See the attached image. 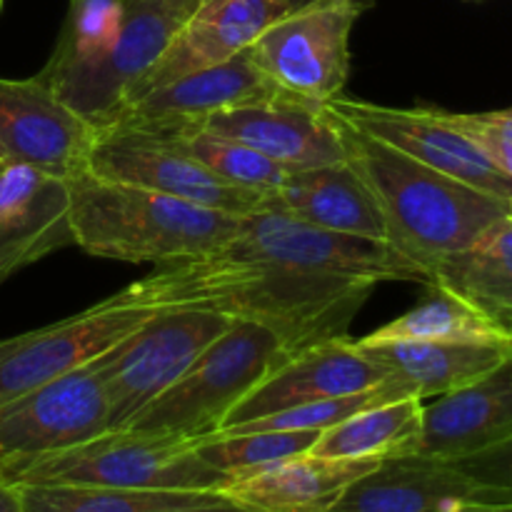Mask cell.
<instances>
[{
    "label": "cell",
    "instance_id": "e0dca14e",
    "mask_svg": "<svg viewBox=\"0 0 512 512\" xmlns=\"http://www.w3.org/2000/svg\"><path fill=\"white\" fill-rule=\"evenodd\" d=\"M275 95L285 93L265 78L248 53H240L228 63L155 85L133 100L108 128H130L150 135L180 133V130L198 128L208 115L218 110L260 103Z\"/></svg>",
    "mask_w": 512,
    "mask_h": 512
},
{
    "label": "cell",
    "instance_id": "d6a6232c",
    "mask_svg": "<svg viewBox=\"0 0 512 512\" xmlns=\"http://www.w3.org/2000/svg\"><path fill=\"white\" fill-rule=\"evenodd\" d=\"M0 512H23V498H20L18 485L0 480Z\"/></svg>",
    "mask_w": 512,
    "mask_h": 512
},
{
    "label": "cell",
    "instance_id": "5bb4252c",
    "mask_svg": "<svg viewBox=\"0 0 512 512\" xmlns=\"http://www.w3.org/2000/svg\"><path fill=\"white\" fill-rule=\"evenodd\" d=\"M325 105L350 128L403 150L418 163L473 185L493 198L512 200L510 175L490 163L473 140L443 120L438 108H388L343 95H335Z\"/></svg>",
    "mask_w": 512,
    "mask_h": 512
},
{
    "label": "cell",
    "instance_id": "f35d334b",
    "mask_svg": "<svg viewBox=\"0 0 512 512\" xmlns=\"http://www.w3.org/2000/svg\"><path fill=\"white\" fill-rule=\"evenodd\" d=\"M510 113H512V108H510Z\"/></svg>",
    "mask_w": 512,
    "mask_h": 512
},
{
    "label": "cell",
    "instance_id": "30bf717a",
    "mask_svg": "<svg viewBox=\"0 0 512 512\" xmlns=\"http://www.w3.org/2000/svg\"><path fill=\"white\" fill-rule=\"evenodd\" d=\"M108 430V398L88 363L0 405V475Z\"/></svg>",
    "mask_w": 512,
    "mask_h": 512
},
{
    "label": "cell",
    "instance_id": "484cf974",
    "mask_svg": "<svg viewBox=\"0 0 512 512\" xmlns=\"http://www.w3.org/2000/svg\"><path fill=\"white\" fill-rule=\"evenodd\" d=\"M23 512H250L223 490L18 485Z\"/></svg>",
    "mask_w": 512,
    "mask_h": 512
},
{
    "label": "cell",
    "instance_id": "52a82bcc",
    "mask_svg": "<svg viewBox=\"0 0 512 512\" xmlns=\"http://www.w3.org/2000/svg\"><path fill=\"white\" fill-rule=\"evenodd\" d=\"M233 318L198 308L153 310L138 328L90 360L103 383L110 430L125 428L143 405L168 390Z\"/></svg>",
    "mask_w": 512,
    "mask_h": 512
},
{
    "label": "cell",
    "instance_id": "83f0119b",
    "mask_svg": "<svg viewBox=\"0 0 512 512\" xmlns=\"http://www.w3.org/2000/svg\"><path fill=\"white\" fill-rule=\"evenodd\" d=\"M430 295L400 318L365 335L368 340H430V343H512V335L485 318L465 300L438 285H428Z\"/></svg>",
    "mask_w": 512,
    "mask_h": 512
},
{
    "label": "cell",
    "instance_id": "d6986e66",
    "mask_svg": "<svg viewBox=\"0 0 512 512\" xmlns=\"http://www.w3.org/2000/svg\"><path fill=\"white\" fill-rule=\"evenodd\" d=\"M68 180L0 163V283L25 265L73 245Z\"/></svg>",
    "mask_w": 512,
    "mask_h": 512
},
{
    "label": "cell",
    "instance_id": "2e32d148",
    "mask_svg": "<svg viewBox=\"0 0 512 512\" xmlns=\"http://www.w3.org/2000/svg\"><path fill=\"white\" fill-rule=\"evenodd\" d=\"M385 380L380 365L348 335L318 340L290 353L228 415L223 428L280 410L363 393ZM220 428V430H223Z\"/></svg>",
    "mask_w": 512,
    "mask_h": 512
},
{
    "label": "cell",
    "instance_id": "ba28073f",
    "mask_svg": "<svg viewBox=\"0 0 512 512\" xmlns=\"http://www.w3.org/2000/svg\"><path fill=\"white\" fill-rule=\"evenodd\" d=\"M223 250L243 255V258L273 260V263L293 265L310 273L365 280L375 285L390 283V280L430 285V275L385 240L315 228L285 213L270 200L240 218L238 235L225 243Z\"/></svg>",
    "mask_w": 512,
    "mask_h": 512
},
{
    "label": "cell",
    "instance_id": "8fae6325",
    "mask_svg": "<svg viewBox=\"0 0 512 512\" xmlns=\"http://www.w3.org/2000/svg\"><path fill=\"white\" fill-rule=\"evenodd\" d=\"M88 170L98 178L138 185L168 198L185 200L200 208L245 218L258 210L268 193L235 188L208 168L175 148L170 140L130 128H103L98 135Z\"/></svg>",
    "mask_w": 512,
    "mask_h": 512
},
{
    "label": "cell",
    "instance_id": "7c38bea8",
    "mask_svg": "<svg viewBox=\"0 0 512 512\" xmlns=\"http://www.w3.org/2000/svg\"><path fill=\"white\" fill-rule=\"evenodd\" d=\"M150 315L153 310L135 308L110 295L83 313L5 338L0 350V405L83 368Z\"/></svg>",
    "mask_w": 512,
    "mask_h": 512
},
{
    "label": "cell",
    "instance_id": "603a6c76",
    "mask_svg": "<svg viewBox=\"0 0 512 512\" xmlns=\"http://www.w3.org/2000/svg\"><path fill=\"white\" fill-rule=\"evenodd\" d=\"M358 345L380 365L385 380L418 398H440L475 383L512 355V343H430V340H368Z\"/></svg>",
    "mask_w": 512,
    "mask_h": 512
},
{
    "label": "cell",
    "instance_id": "7a4b0ae2",
    "mask_svg": "<svg viewBox=\"0 0 512 512\" xmlns=\"http://www.w3.org/2000/svg\"><path fill=\"white\" fill-rule=\"evenodd\" d=\"M203 0H70L38 78L100 130L135 100L145 78Z\"/></svg>",
    "mask_w": 512,
    "mask_h": 512
},
{
    "label": "cell",
    "instance_id": "f1b7e54d",
    "mask_svg": "<svg viewBox=\"0 0 512 512\" xmlns=\"http://www.w3.org/2000/svg\"><path fill=\"white\" fill-rule=\"evenodd\" d=\"M158 138L170 140L175 148L188 153L203 168H208L210 173H215L220 180L235 185V188L273 195L288 178V170L260 155L258 150L248 148L233 138H225V135L210 133L205 128H188L180 130V133L158 135Z\"/></svg>",
    "mask_w": 512,
    "mask_h": 512
},
{
    "label": "cell",
    "instance_id": "9c48e42d",
    "mask_svg": "<svg viewBox=\"0 0 512 512\" xmlns=\"http://www.w3.org/2000/svg\"><path fill=\"white\" fill-rule=\"evenodd\" d=\"M370 0H318L288 10L245 53L285 95L328 103L350 73V30Z\"/></svg>",
    "mask_w": 512,
    "mask_h": 512
},
{
    "label": "cell",
    "instance_id": "ffe728a7",
    "mask_svg": "<svg viewBox=\"0 0 512 512\" xmlns=\"http://www.w3.org/2000/svg\"><path fill=\"white\" fill-rule=\"evenodd\" d=\"M512 435V355L475 383L423 405L413 455L458 460Z\"/></svg>",
    "mask_w": 512,
    "mask_h": 512
},
{
    "label": "cell",
    "instance_id": "277c9868",
    "mask_svg": "<svg viewBox=\"0 0 512 512\" xmlns=\"http://www.w3.org/2000/svg\"><path fill=\"white\" fill-rule=\"evenodd\" d=\"M73 245L95 258L178 263L223 248L238 235V215L200 208L138 185L83 170L68 180Z\"/></svg>",
    "mask_w": 512,
    "mask_h": 512
},
{
    "label": "cell",
    "instance_id": "d4e9b609",
    "mask_svg": "<svg viewBox=\"0 0 512 512\" xmlns=\"http://www.w3.org/2000/svg\"><path fill=\"white\" fill-rule=\"evenodd\" d=\"M430 285L465 300L512 335V218L500 220L473 245L440 260Z\"/></svg>",
    "mask_w": 512,
    "mask_h": 512
},
{
    "label": "cell",
    "instance_id": "e575fe53",
    "mask_svg": "<svg viewBox=\"0 0 512 512\" xmlns=\"http://www.w3.org/2000/svg\"><path fill=\"white\" fill-rule=\"evenodd\" d=\"M280 3L285 5V10H298V8H305V5L318 3V0H280Z\"/></svg>",
    "mask_w": 512,
    "mask_h": 512
},
{
    "label": "cell",
    "instance_id": "cb8c5ba5",
    "mask_svg": "<svg viewBox=\"0 0 512 512\" xmlns=\"http://www.w3.org/2000/svg\"><path fill=\"white\" fill-rule=\"evenodd\" d=\"M268 200L315 228L385 240V223L375 195L348 160L288 173Z\"/></svg>",
    "mask_w": 512,
    "mask_h": 512
},
{
    "label": "cell",
    "instance_id": "6da1fadb",
    "mask_svg": "<svg viewBox=\"0 0 512 512\" xmlns=\"http://www.w3.org/2000/svg\"><path fill=\"white\" fill-rule=\"evenodd\" d=\"M375 283L310 273L218 248L200 258L158 265L118 295L145 310L198 308L263 325L293 350L348 335Z\"/></svg>",
    "mask_w": 512,
    "mask_h": 512
},
{
    "label": "cell",
    "instance_id": "d590c367",
    "mask_svg": "<svg viewBox=\"0 0 512 512\" xmlns=\"http://www.w3.org/2000/svg\"><path fill=\"white\" fill-rule=\"evenodd\" d=\"M3 5H5V0H0V13H3Z\"/></svg>",
    "mask_w": 512,
    "mask_h": 512
},
{
    "label": "cell",
    "instance_id": "9a60e30c",
    "mask_svg": "<svg viewBox=\"0 0 512 512\" xmlns=\"http://www.w3.org/2000/svg\"><path fill=\"white\" fill-rule=\"evenodd\" d=\"M198 128L245 143L288 173L348 160L338 115L325 103H310L295 95H275L260 103L218 110Z\"/></svg>",
    "mask_w": 512,
    "mask_h": 512
},
{
    "label": "cell",
    "instance_id": "836d02e7",
    "mask_svg": "<svg viewBox=\"0 0 512 512\" xmlns=\"http://www.w3.org/2000/svg\"><path fill=\"white\" fill-rule=\"evenodd\" d=\"M450 512H512V503H475Z\"/></svg>",
    "mask_w": 512,
    "mask_h": 512
},
{
    "label": "cell",
    "instance_id": "1f68e13d",
    "mask_svg": "<svg viewBox=\"0 0 512 512\" xmlns=\"http://www.w3.org/2000/svg\"><path fill=\"white\" fill-rule=\"evenodd\" d=\"M468 478L488 485V488L510 490L512 493V435L503 438L500 443L480 450V453L465 455L458 460H445Z\"/></svg>",
    "mask_w": 512,
    "mask_h": 512
},
{
    "label": "cell",
    "instance_id": "74e56055",
    "mask_svg": "<svg viewBox=\"0 0 512 512\" xmlns=\"http://www.w3.org/2000/svg\"><path fill=\"white\" fill-rule=\"evenodd\" d=\"M3 343H5V340H0V350H3Z\"/></svg>",
    "mask_w": 512,
    "mask_h": 512
},
{
    "label": "cell",
    "instance_id": "ac0fdd59",
    "mask_svg": "<svg viewBox=\"0 0 512 512\" xmlns=\"http://www.w3.org/2000/svg\"><path fill=\"white\" fill-rule=\"evenodd\" d=\"M475 503H512V493L488 488L445 460L400 455L350 483L328 512H450Z\"/></svg>",
    "mask_w": 512,
    "mask_h": 512
},
{
    "label": "cell",
    "instance_id": "7402d4cb",
    "mask_svg": "<svg viewBox=\"0 0 512 512\" xmlns=\"http://www.w3.org/2000/svg\"><path fill=\"white\" fill-rule=\"evenodd\" d=\"M378 463L303 453L233 478L223 493L250 512H328L350 483Z\"/></svg>",
    "mask_w": 512,
    "mask_h": 512
},
{
    "label": "cell",
    "instance_id": "f546056e",
    "mask_svg": "<svg viewBox=\"0 0 512 512\" xmlns=\"http://www.w3.org/2000/svg\"><path fill=\"white\" fill-rule=\"evenodd\" d=\"M320 433L313 430H255V433H215L195 440V450L210 468L230 480L253 470L268 468L280 460L295 458L313 450Z\"/></svg>",
    "mask_w": 512,
    "mask_h": 512
},
{
    "label": "cell",
    "instance_id": "4316f807",
    "mask_svg": "<svg viewBox=\"0 0 512 512\" xmlns=\"http://www.w3.org/2000/svg\"><path fill=\"white\" fill-rule=\"evenodd\" d=\"M423 405L418 395L370 405L343 423L323 430L310 453L323 458L388 460L413 455L423 428Z\"/></svg>",
    "mask_w": 512,
    "mask_h": 512
},
{
    "label": "cell",
    "instance_id": "44dd1931",
    "mask_svg": "<svg viewBox=\"0 0 512 512\" xmlns=\"http://www.w3.org/2000/svg\"><path fill=\"white\" fill-rule=\"evenodd\" d=\"M283 13L288 10L280 0H203L175 35L153 73L145 78L135 100L155 85L170 83L180 75L228 63L235 55L245 53Z\"/></svg>",
    "mask_w": 512,
    "mask_h": 512
},
{
    "label": "cell",
    "instance_id": "8d00e7d4",
    "mask_svg": "<svg viewBox=\"0 0 512 512\" xmlns=\"http://www.w3.org/2000/svg\"><path fill=\"white\" fill-rule=\"evenodd\" d=\"M510 218H512V200H510Z\"/></svg>",
    "mask_w": 512,
    "mask_h": 512
},
{
    "label": "cell",
    "instance_id": "8992f818",
    "mask_svg": "<svg viewBox=\"0 0 512 512\" xmlns=\"http://www.w3.org/2000/svg\"><path fill=\"white\" fill-rule=\"evenodd\" d=\"M0 480L130 490H223L230 483L228 475L200 458L193 440L133 430H108L68 450L15 465Z\"/></svg>",
    "mask_w": 512,
    "mask_h": 512
},
{
    "label": "cell",
    "instance_id": "4dcf8cb0",
    "mask_svg": "<svg viewBox=\"0 0 512 512\" xmlns=\"http://www.w3.org/2000/svg\"><path fill=\"white\" fill-rule=\"evenodd\" d=\"M443 120L458 128L465 138L473 140L480 150L498 165L503 173L512 178V113L498 110V113H453L440 110Z\"/></svg>",
    "mask_w": 512,
    "mask_h": 512
},
{
    "label": "cell",
    "instance_id": "5b68a950",
    "mask_svg": "<svg viewBox=\"0 0 512 512\" xmlns=\"http://www.w3.org/2000/svg\"><path fill=\"white\" fill-rule=\"evenodd\" d=\"M295 353L280 335L263 325L233 320L215 343L170 385L138 410L120 430L203 440L218 433L235 405Z\"/></svg>",
    "mask_w": 512,
    "mask_h": 512
},
{
    "label": "cell",
    "instance_id": "4fadbf2b",
    "mask_svg": "<svg viewBox=\"0 0 512 512\" xmlns=\"http://www.w3.org/2000/svg\"><path fill=\"white\" fill-rule=\"evenodd\" d=\"M100 128L75 113L38 75L0 78V163L70 180L88 170Z\"/></svg>",
    "mask_w": 512,
    "mask_h": 512
},
{
    "label": "cell",
    "instance_id": "3957f363",
    "mask_svg": "<svg viewBox=\"0 0 512 512\" xmlns=\"http://www.w3.org/2000/svg\"><path fill=\"white\" fill-rule=\"evenodd\" d=\"M343 143L348 163L375 195L385 240L428 275L440 260L510 218V200L438 173L348 123H343Z\"/></svg>",
    "mask_w": 512,
    "mask_h": 512
}]
</instances>
